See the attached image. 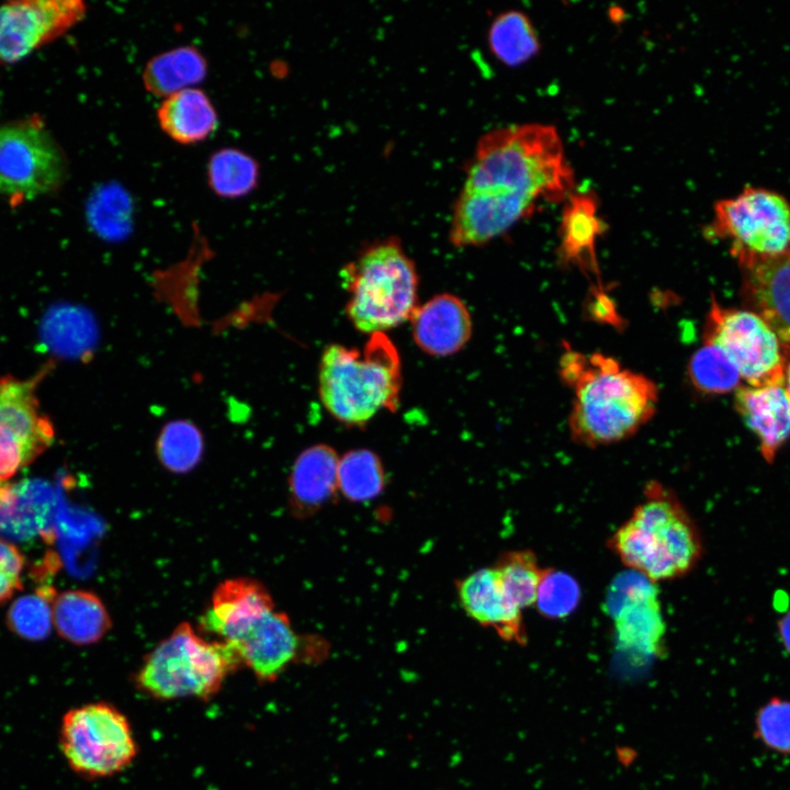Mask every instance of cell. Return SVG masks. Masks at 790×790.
Here are the masks:
<instances>
[{
  "label": "cell",
  "mask_w": 790,
  "mask_h": 790,
  "mask_svg": "<svg viewBox=\"0 0 790 790\" xmlns=\"http://www.w3.org/2000/svg\"><path fill=\"white\" fill-rule=\"evenodd\" d=\"M574 173L551 125L521 124L484 134L466 167L462 191L481 193L533 212L537 202L572 194Z\"/></svg>",
  "instance_id": "obj_1"
},
{
  "label": "cell",
  "mask_w": 790,
  "mask_h": 790,
  "mask_svg": "<svg viewBox=\"0 0 790 790\" xmlns=\"http://www.w3.org/2000/svg\"><path fill=\"white\" fill-rule=\"evenodd\" d=\"M560 376L573 392L568 429L577 444L597 448L623 441L655 415L656 383L601 352L585 354L567 347Z\"/></svg>",
  "instance_id": "obj_2"
},
{
  "label": "cell",
  "mask_w": 790,
  "mask_h": 790,
  "mask_svg": "<svg viewBox=\"0 0 790 790\" xmlns=\"http://www.w3.org/2000/svg\"><path fill=\"white\" fill-rule=\"evenodd\" d=\"M620 562L657 584L686 576L700 563L701 532L676 493L650 481L642 500L607 541Z\"/></svg>",
  "instance_id": "obj_3"
},
{
  "label": "cell",
  "mask_w": 790,
  "mask_h": 790,
  "mask_svg": "<svg viewBox=\"0 0 790 790\" xmlns=\"http://www.w3.org/2000/svg\"><path fill=\"white\" fill-rule=\"evenodd\" d=\"M403 385L399 353L383 332L370 335L361 349L331 343L323 351L318 393L339 422L362 427L379 411H395Z\"/></svg>",
  "instance_id": "obj_4"
},
{
  "label": "cell",
  "mask_w": 790,
  "mask_h": 790,
  "mask_svg": "<svg viewBox=\"0 0 790 790\" xmlns=\"http://www.w3.org/2000/svg\"><path fill=\"white\" fill-rule=\"evenodd\" d=\"M346 314L361 332H383L409 320L418 307V273L396 237L374 241L343 266Z\"/></svg>",
  "instance_id": "obj_5"
},
{
  "label": "cell",
  "mask_w": 790,
  "mask_h": 790,
  "mask_svg": "<svg viewBox=\"0 0 790 790\" xmlns=\"http://www.w3.org/2000/svg\"><path fill=\"white\" fill-rule=\"evenodd\" d=\"M241 665L232 644L210 642L182 622L146 656L136 682L158 699H206Z\"/></svg>",
  "instance_id": "obj_6"
},
{
  "label": "cell",
  "mask_w": 790,
  "mask_h": 790,
  "mask_svg": "<svg viewBox=\"0 0 790 790\" xmlns=\"http://www.w3.org/2000/svg\"><path fill=\"white\" fill-rule=\"evenodd\" d=\"M707 237L730 241L741 269L790 257V204L780 193L747 185L714 204Z\"/></svg>",
  "instance_id": "obj_7"
},
{
  "label": "cell",
  "mask_w": 790,
  "mask_h": 790,
  "mask_svg": "<svg viewBox=\"0 0 790 790\" xmlns=\"http://www.w3.org/2000/svg\"><path fill=\"white\" fill-rule=\"evenodd\" d=\"M59 742L70 768L90 778L114 775L136 756L127 719L105 702L69 710L61 721Z\"/></svg>",
  "instance_id": "obj_8"
},
{
  "label": "cell",
  "mask_w": 790,
  "mask_h": 790,
  "mask_svg": "<svg viewBox=\"0 0 790 790\" xmlns=\"http://www.w3.org/2000/svg\"><path fill=\"white\" fill-rule=\"evenodd\" d=\"M67 173L66 156L40 119L0 125V194L34 199L57 191Z\"/></svg>",
  "instance_id": "obj_9"
},
{
  "label": "cell",
  "mask_w": 790,
  "mask_h": 790,
  "mask_svg": "<svg viewBox=\"0 0 790 790\" xmlns=\"http://www.w3.org/2000/svg\"><path fill=\"white\" fill-rule=\"evenodd\" d=\"M703 340L720 346L749 386L785 385L789 352L768 323L755 312L724 307L712 298Z\"/></svg>",
  "instance_id": "obj_10"
},
{
  "label": "cell",
  "mask_w": 790,
  "mask_h": 790,
  "mask_svg": "<svg viewBox=\"0 0 790 790\" xmlns=\"http://www.w3.org/2000/svg\"><path fill=\"white\" fill-rule=\"evenodd\" d=\"M41 376H0V483L31 464L54 441V427L41 411L35 393Z\"/></svg>",
  "instance_id": "obj_11"
},
{
  "label": "cell",
  "mask_w": 790,
  "mask_h": 790,
  "mask_svg": "<svg viewBox=\"0 0 790 790\" xmlns=\"http://www.w3.org/2000/svg\"><path fill=\"white\" fill-rule=\"evenodd\" d=\"M80 0H22L0 4V61L22 60L86 15Z\"/></svg>",
  "instance_id": "obj_12"
},
{
  "label": "cell",
  "mask_w": 790,
  "mask_h": 790,
  "mask_svg": "<svg viewBox=\"0 0 790 790\" xmlns=\"http://www.w3.org/2000/svg\"><path fill=\"white\" fill-rule=\"evenodd\" d=\"M619 643L645 654H657L666 631L656 584L629 571L618 576L606 597Z\"/></svg>",
  "instance_id": "obj_13"
},
{
  "label": "cell",
  "mask_w": 790,
  "mask_h": 790,
  "mask_svg": "<svg viewBox=\"0 0 790 790\" xmlns=\"http://www.w3.org/2000/svg\"><path fill=\"white\" fill-rule=\"evenodd\" d=\"M242 664L261 681H274L307 650L285 612L271 610L235 631L227 640Z\"/></svg>",
  "instance_id": "obj_14"
},
{
  "label": "cell",
  "mask_w": 790,
  "mask_h": 790,
  "mask_svg": "<svg viewBox=\"0 0 790 790\" xmlns=\"http://www.w3.org/2000/svg\"><path fill=\"white\" fill-rule=\"evenodd\" d=\"M455 587L467 617L482 627L493 629L506 642L526 644L522 611L506 597L492 566L470 573L459 579Z\"/></svg>",
  "instance_id": "obj_15"
},
{
  "label": "cell",
  "mask_w": 790,
  "mask_h": 790,
  "mask_svg": "<svg viewBox=\"0 0 790 790\" xmlns=\"http://www.w3.org/2000/svg\"><path fill=\"white\" fill-rule=\"evenodd\" d=\"M409 320L415 343L432 357L459 352L472 336L473 323L467 306L450 293L438 294L418 306Z\"/></svg>",
  "instance_id": "obj_16"
},
{
  "label": "cell",
  "mask_w": 790,
  "mask_h": 790,
  "mask_svg": "<svg viewBox=\"0 0 790 790\" xmlns=\"http://www.w3.org/2000/svg\"><path fill=\"white\" fill-rule=\"evenodd\" d=\"M339 455L327 444H315L295 459L289 476V507L297 519L308 518L328 505L338 490Z\"/></svg>",
  "instance_id": "obj_17"
},
{
  "label": "cell",
  "mask_w": 790,
  "mask_h": 790,
  "mask_svg": "<svg viewBox=\"0 0 790 790\" xmlns=\"http://www.w3.org/2000/svg\"><path fill=\"white\" fill-rule=\"evenodd\" d=\"M735 408L758 439L763 459L772 464L790 438V399L785 385L738 387Z\"/></svg>",
  "instance_id": "obj_18"
},
{
  "label": "cell",
  "mask_w": 790,
  "mask_h": 790,
  "mask_svg": "<svg viewBox=\"0 0 790 790\" xmlns=\"http://www.w3.org/2000/svg\"><path fill=\"white\" fill-rule=\"evenodd\" d=\"M274 609L273 598L262 583L248 577L230 578L213 591L211 608L201 617L200 628L225 641L245 624Z\"/></svg>",
  "instance_id": "obj_19"
},
{
  "label": "cell",
  "mask_w": 790,
  "mask_h": 790,
  "mask_svg": "<svg viewBox=\"0 0 790 790\" xmlns=\"http://www.w3.org/2000/svg\"><path fill=\"white\" fill-rule=\"evenodd\" d=\"M606 225L598 214V203L591 193H572L563 210L560 226L558 258L565 266L576 267L589 279L602 285L597 259V240Z\"/></svg>",
  "instance_id": "obj_20"
},
{
  "label": "cell",
  "mask_w": 790,
  "mask_h": 790,
  "mask_svg": "<svg viewBox=\"0 0 790 790\" xmlns=\"http://www.w3.org/2000/svg\"><path fill=\"white\" fill-rule=\"evenodd\" d=\"M743 292L790 352V257L743 269Z\"/></svg>",
  "instance_id": "obj_21"
},
{
  "label": "cell",
  "mask_w": 790,
  "mask_h": 790,
  "mask_svg": "<svg viewBox=\"0 0 790 790\" xmlns=\"http://www.w3.org/2000/svg\"><path fill=\"white\" fill-rule=\"evenodd\" d=\"M160 131L180 145H195L218 127V114L210 95L194 87L163 98L156 111Z\"/></svg>",
  "instance_id": "obj_22"
},
{
  "label": "cell",
  "mask_w": 790,
  "mask_h": 790,
  "mask_svg": "<svg viewBox=\"0 0 790 790\" xmlns=\"http://www.w3.org/2000/svg\"><path fill=\"white\" fill-rule=\"evenodd\" d=\"M53 625L64 640L87 645L100 641L111 629L112 620L94 592L72 589L54 598Z\"/></svg>",
  "instance_id": "obj_23"
},
{
  "label": "cell",
  "mask_w": 790,
  "mask_h": 790,
  "mask_svg": "<svg viewBox=\"0 0 790 790\" xmlns=\"http://www.w3.org/2000/svg\"><path fill=\"white\" fill-rule=\"evenodd\" d=\"M207 72L204 54L193 45H180L154 55L143 68L142 82L148 93L163 99L196 87Z\"/></svg>",
  "instance_id": "obj_24"
},
{
  "label": "cell",
  "mask_w": 790,
  "mask_h": 790,
  "mask_svg": "<svg viewBox=\"0 0 790 790\" xmlns=\"http://www.w3.org/2000/svg\"><path fill=\"white\" fill-rule=\"evenodd\" d=\"M260 179V165L255 157L236 147L215 150L206 163L210 190L222 199L235 200L253 192Z\"/></svg>",
  "instance_id": "obj_25"
},
{
  "label": "cell",
  "mask_w": 790,
  "mask_h": 790,
  "mask_svg": "<svg viewBox=\"0 0 790 790\" xmlns=\"http://www.w3.org/2000/svg\"><path fill=\"white\" fill-rule=\"evenodd\" d=\"M492 567L506 597L517 609L523 611L534 606L544 568L533 551L504 552Z\"/></svg>",
  "instance_id": "obj_26"
},
{
  "label": "cell",
  "mask_w": 790,
  "mask_h": 790,
  "mask_svg": "<svg viewBox=\"0 0 790 790\" xmlns=\"http://www.w3.org/2000/svg\"><path fill=\"white\" fill-rule=\"evenodd\" d=\"M487 41L492 54L508 66L526 63L540 49L531 21L517 10L505 11L494 19Z\"/></svg>",
  "instance_id": "obj_27"
},
{
  "label": "cell",
  "mask_w": 790,
  "mask_h": 790,
  "mask_svg": "<svg viewBox=\"0 0 790 790\" xmlns=\"http://www.w3.org/2000/svg\"><path fill=\"white\" fill-rule=\"evenodd\" d=\"M385 483V470L375 452L353 449L339 458L338 490L346 499L372 500L383 492Z\"/></svg>",
  "instance_id": "obj_28"
},
{
  "label": "cell",
  "mask_w": 790,
  "mask_h": 790,
  "mask_svg": "<svg viewBox=\"0 0 790 790\" xmlns=\"http://www.w3.org/2000/svg\"><path fill=\"white\" fill-rule=\"evenodd\" d=\"M26 482L0 483V532L23 538L43 529L40 522H47V511L35 509L45 505L42 499L35 501L42 490Z\"/></svg>",
  "instance_id": "obj_29"
},
{
  "label": "cell",
  "mask_w": 790,
  "mask_h": 790,
  "mask_svg": "<svg viewBox=\"0 0 790 790\" xmlns=\"http://www.w3.org/2000/svg\"><path fill=\"white\" fill-rule=\"evenodd\" d=\"M690 358L687 374L692 386L706 395H720L738 388V369L729 354L716 343L703 340Z\"/></svg>",
  "instance_id": "obj_30"
},
{
  "label": "cell",
  "mask_w": 790,
  "mask_h": 790,
  "mask_svg": "<svg viewBox=\"0 0 790 790\" xmlns=\"http://www.w3.org/2000/svg\"><path fill=\"white\" fill-rule=\"evenodd\" d=\"M203 451L202 432L188 420H172L166 424L156 442L160 464L174 474L192 471L200 463Z\"/></svg>",
  "instance_id": "obj_31"
},
{
  "label": "cell",
  "mask_w": 790,
  "mask_h": 790,
  "mask_svg": "<svg viewBox=\"0 0 790 790\" xmlns=\"http://www.w3.org/2000/svg\"><path fill=\"white\" fill-rule=\"evenodd\" d=\"M53 588L22 596L13 601L7 613L9 629L27 641L46 639L53 627Z\"/></svg>",
  "instance_id": "obj_32"
},
{
  "label": "cell",
  "mask_w": 790,
  "mask_h": 790,
  "mask_svg": "<svg viewBox=\"0 0 790 790\" xmlns=\"http://www.w3.org/2000/svg\"><path fill=\"white\" fill-rule=\"evenodd\" d=\"M580 600L578 582L564 571L544 568L534 606L550 619L569 616Z\"/></svg>",
  "instance_id": "obj_33"
},
{
  "label": "cell",
  "mask_w": 790,
  "mask_h": 790,
  "mask_svg": "<svg viewBox=\"0 0 790 790\" xmlns=\"http://www.w3.org/2000/svg\"><path fill=\"white\" fill-rule=\"evenodd\" d=\"M754 736L767 749L790 755V700L771 697L756 711Z\"/></svg>",
  "instance_id": "obj_34"
},
{
  "label": "cell",
  "mask_w": 790,
  "mask_h": 790,
  "mask_svg": "<svg viewBox=\"0 0 790 790\" xmlns=\"http://www.w3.org/2000/svg\"><path fill=\"white\" fill-rule=\"evenodd\" d=\"M25 560L20 550L0 538V603L22 588Z\"/></svg>",
  "instance_id": "obj_35"
},
{
  "label": "cell",
  "mask_w": 790,
  "mask_h": 790,
  "mask_svg": "<svg viewBox=\"0 0 790 790\" xmlns=\"http://www.w3.org/2000/svg\"><path fill=\"white\" fill-rule=\"evenodd\" d=\"M588 302V313L596 320L616 325L621 318L617 314L614 302L607 295L603 287L595 286Z\"/></svg>",
  "instance_id": "obj_36"
},
{
  "label": "cell",
  "mask_w": 790,
  "mask_h": 790,
  "mask_svg": "<svg viewBox=\"0 0 790 790\" xmlns=\"http://www.w3.org/2000/svg\"><path fill=\"white\" fill-rule=\"evenodd\" d=\"M777 631L785 651L790 655V610L777 620Z\"/></svg>",
  "instance_id": "obj_37"
},
{
  "label": "cell",
  "mask_w": 790,
  "mask_h": 790,
  "mask_svg": "<svg viewBox=\"0 0 790 790\" xmlns=\"http://www.w3.org/2000/svg\"><path fill=\"white\" fill-rule=\"evenodd\" d=\"M785 388H786L787 394L790 399V362L788 363V365L786 368Z\"/></svg>",
  "instance_id": "obj_38"
}]
</instances>
